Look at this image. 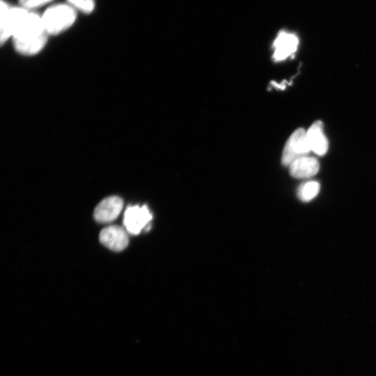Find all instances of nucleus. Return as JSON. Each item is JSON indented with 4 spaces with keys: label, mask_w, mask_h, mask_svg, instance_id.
Returning a JSON list of instances; mask_svg holds the SVG:
<instances>
[{
    "label": "nucleus",
    "mask_w": 376,
    "mask_h": 376,
    "mask_svg": "<svg viewBox=\"0 0 376 376\" xmlns=\"http://www.w3.org/2000/svg\"><path fill=\"white\" fill-rule=\"evenodd\" d=\"M320 189V185L316 181L304 182L297 189V197L303 202H309L317 196Z\"/></svg>",
    "instance_id": "obj_10"
},
{
    "label": "nucleus",
    "mask_w": 376,
    "mask_h": 376,
    "mask_svg": "<svg viewBox=\"0 0 376 376\" xmlns=\"http://www.w3.org/2000/svg\"><path fill=\"white\" fill-rule=\"evenodd\" d=\"M311 151L306 131L299 128L288 138L282 152L281 162L289 166L296 159L308 155Z\"/></svg>",
    "instance_id": "obj_3"
},
{
    "label": "nucleus",
    "mask_w": 376,
    "mask_h": 376,
    "mask_svg": "<svg viewBox=\"0 0 376 376\" xmlns=\"http://www.w3.org/2000/svg\"><path fill=\"white\" fill-rule=\"evenodd\" d=\"M319 169L318 159L308 155L296 159L289 166L290 175L298 179L311 178L318 172Z\"/></svg>",
    "instance_id": "obj_8"
},
{
    "label": "nucleus",
    "mask_w": 376,
    "mask_h": 376,
    "mask_svg": "<svg viewBox=\"0 0 376 376\" xmlns=\"http://www.w3.org/2000/svg\"><path fill=\"white\" fill-rule=\"evenodd\" d=\"M152 214L146 205H133L127 207L123 224L128 233L138 235L150 228Z\"/></svg>",
    "instance_id": "obj_4"
},
{
    "label": "nucleus",
    "mask_w": 376,
    "mask_h": 376,
    "mask_svg": "<svg viewBox=\"0 0 376 376\" xmlns=\"http://www.w3.org/2000/svg\"><path fill=\"white\" fill-rule=\"evenodd\" d=\"M52 1V0H19L21 6L26 9L39 7Z\"/></svg>",
    "instance_id": "obj_13"
},
{
    "label": "nucleus",
    "mask_w": 376,
    "mask_h": 376,
    "mask_svg": "<svg viewBox=\"0 0 376 376\" xmlns=\"http://www.w3.org/2000/svg\"><path fill=\"white\" fill-rule=\"evenodd\" d=\"M123 206V200L118 196H110L103 199L94 210V218L100 223H109L115 220Z\"/></svg>",
    "instance_id": "obj_6"
},
{
    "label": "nucleus",
    "mask_w": 376,
    "mask_h": 376,
    "mask_svg": "<svg viewBox=\"0 0 376 376\" xmlns=\"http://www.w3.org/2000/svg\"><path fill=\"white\" fill-rule=\"evenodd\" d=\"M76 12L72 6L64 3L48 8L41 16L48 34L56 35L68 29L76 19Z\"/></svg>",
    "instance_id": "obj_2"
},
{
    "label": "nucleus",
    "mask_w": 376,
    "mask_h": 376,
    "mask_svg": "<svg viewBox=\"0 0 376 376\" xmlns=\"http://www.w3.org/2000/svg\"><path fill=\"white\" fill-rule=\"evenodd\" d=\"M70 6L85 13H90L94 9V0H68Z\"/></svg>",
    "instance_id": "obj_12"
},
{
    "label": "nucleus",
    "mask_w": 376,
    "mask_h": 376,
    "mask_svg": "<svg viewBox=\"0 0 376 376\" xmlns=\"http://www.w3.org/2000/svg\"><path fill=\"white\" fill-rule=\"evenodd\" d=\"M10 6L6 1L3 0L1 1V33H0V40L1 43L3 44L6 42L9 38L11 37L10 31V19H9V11Z\"/></svg>",
    "instance_id": "obj_11"
},
{
    "label": "nucleus",
    "mask_w": 376,
    "mask_h": 376,
    "mask_svg": "<svg viewBox=\"0 0 376 376\" xmlns=\"http://www.w3.org/2000/svg\"><path fill=\"white\" fill-rule=\"evenodd\" d=\"M299 40L295 34L280 31L273 43L274 60L281 61L286 59L296 52Z\"/></svg>",
    "instance_id": "obj_7"
},
{
    "label": "nucleus",
    "mask_w": 376,
    "mask_h": 376,
    "mask_svg": "<svg viewBox=\"0 0 376 376\" xmlns=\"http://www.w3.org/2000/svg\"><path fill=\"white\" fill-rule=\"evenodd\" d=\"M10 29L15 49L26 56L40 52L49 35L39 15L21 7L10 8Z\"/></svg>",
    "instance_id": "obj_1"
},
{
    "label": "nucleus",
    "mask_w": 376,
    "mask_h": 376,
    "mask_svg": "<svg viewBox=\"0 0 376 376\" xmlns=\"http://www.w3.org/2000/svg\"><path fill=\"white\" fill-rule=\"evenodd\" d=\"M127 231L119 226L112 225L102 230L100 241L105 246L114 251L125 249L129 242Z\"/></svg>",
    "instance_id": "obj_5"
},
{
    "label": "nucleus",
    "mask_w": 376,
    "mask_h": 376,
    "mask_svg": "<svg viewBox=\"0 0 376 376\" xmlns=\"http://www.w3.org/2000/svg\"><path fill=\"white\" fill-rule=\"evenodd\" d=\"M306 136L311 151L319 156L326 154L329 148L328 140L323 132L320 120L313 123L306 131Z\"/></svg>",
    "instance_id": "obj_9"
}]
</instances>
